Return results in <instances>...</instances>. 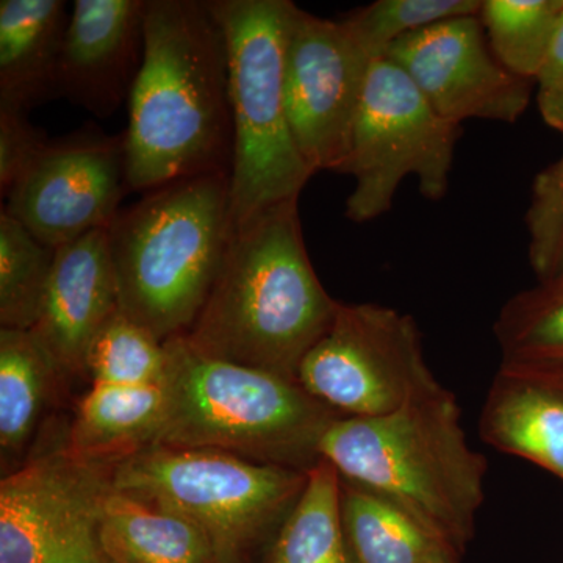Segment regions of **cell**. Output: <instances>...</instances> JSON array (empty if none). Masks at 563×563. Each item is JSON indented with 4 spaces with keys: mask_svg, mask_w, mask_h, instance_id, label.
I'll return each mask as SVG.
<instances>
[{
    "mask_svg": "<svg viewBox=\"0 0 563 563\" xmlns=\"http://www.w3.org/2000/svg\"><path fill=\"white\" fill-rule=\"evenodd\" d=\"M111 465L65 446L31 459L0 483V563H111L101 542Z\"/></svg>",
    "mask_w": 563,
    "mask_h": 563,
    "instance_id": "10",
    "label": "cell"
},
{
    "mask_svg": "<svg viewBox=\"0 0 563 563\" xmlns=\"http://www.w3.org/2000/svg\"><path fill=\"white\" fill-rule=\"evenodd\" d=\"M563 135V132H562ZM529 263L537 279L563 273V151L537 174L526 211Z\"/></svg>",
    "mask_w": 563,
    "mask_h": 563,
    "instance_id": "28",
    "label": "cell"
},
{
    "mask_svg": "<svg viewBox=\"0 0 563 563\" xmlns=\"http://www.w3.org/2000/svg\"><path fill=\"white\" fill-rule=\"evenodd\" d=\"M385 58L412 79L444 120L507 122L523 117L533 81L515 76L493 54L479 16L429 25L396 41Z\"/></svg>",
    "mask_w": 563,
    "mask_h": 563,
    "instance_id": "13",
    "label": "cell"
},
{
    "mask_svg": "<svg viewBox=\"0 0 563 563\" xmlns=\"http://www.w3.org/2000/svg\"><path fill=\"white\" fill-rule=\"evenodd\" d=\"M493 332L504 362L563 365V273L512 296Z\"/></svg>",
    "mask_w": 563,
    "mask_h": 563,
    "instance_id": "23",
    "label": "cell"
},
{
    "mask_svg": "<svg viewBox=\"0 0 563 563\" xmlns=\"http://www.w3.org/2000/svg\"><path fill=\"white\" fill-rule=\"evenodd\" d=\"M125 191H131L125 133L85 129L51 140L14 181L2 209L40 242L58 250L109 229Z\"/></svg>",
    "mask_w": 563,
    "mask_h": 563,
    "instance_id": "12",
    "label": "cell"
},
{
    "mask_svg": "<svg viewBox=\"0 0 563 563\" xmlns=\"http://www.w3.org/2000/svg\"><path fill=\"white\" fill-rule=\"evenodd\" d=\"M462 125L440 117L398 65L379 58L369 66L342 168L354 179L346 218L357 224L391 210L406 177L429 201L450 190Z\"/></svg>",
    "mask_w": 563,
    "mask_h": 563,
    "instance_id": "8",
    "label": "cell"
},
{
    "mask_svg": "<svg viewBox=\"0 0 563 563\" xmlns=\"http://www.w3.org/2000/svg\"><path fill=\"white\" fill-rule=\"evenodd\" d=\"M483 0H377L343 18L372 60L384 58L396 41L429 25L477 16Z\"/></svg>",
    "mask_w": 563,
    "mask_h": 563,
    "instance_id": "27",
    "label": "cell"
},
{
    "mask_svg": "<svg viewBox=\"0 0 563 563\" xmlns=\"http://www.w3.org/2000/svg\"><path fill=\"white\" fill-rule=\"evenodd\" d=\"M479 435L493 450L563 481V365L501 361L481 410Z\"/></svg>",
    "mask_w": 563,
    "mask_h": 563,
    "instance_id": "16",
    "label": "cell"
},
{
    "mask_svg": "<svg viewBox=\"0 0 563 563\" xmlns=\"http://www.w3.org/2000/svg\"><path fill=\"white\" fill-rule=\"evenodd\" d=\"M232 232L229 174L144 192L109 228L121 312L163 343L185 335L209 299Z\"/></svg>",
    "mask_w": 563,
    "mask_h": 563,
    "instance_id": "4",
    "label": "cell"
},
{
    "mask_svg": "<svg viewBox=\"0 0 563 563\" xmlns=\"http://www.w3.org/2000/svg\"><path fill=\"white\" fill-rule=\"evenodd\" d=\"M563 14V0H483L479 16L493 54L515 76L536 80Z\"/></svg>",
    "mask_w": 563,
    "mask_h": 563,
    "instance_id": "25",
    "label": "cell"
},
{
    "mask_svg": "<svg viewBox=\"0 0 563 563\" xmlns=\"http://www.w3.org/2000/svg\"><path fill=\"white\" fill-rule=\"evenodd\" d=\"M168 409L166 385H91L77 404L65 450L80 461L114 465L154 446Z\"/></svg>",
    "mask_w": 563,
    "mask_h": 563,
    "instance_id": "18",
    "label": "cell"
},
{
    "mask_svg": "<svg viewBox=\"0 0 563 563\" xmlns=\"http://www.w3.org/2000/svg\"><path fill=\"white\" fill-rule=\"evenodd\" d=\"M537 106L544 124L563 132V14L542 68L537 74Z\"/></svg>",
    "mask_w": 563,
    "mask_h": 563,
    "instance_id": "30",
    "label": "cell"
},
{
    "mask_svg": "<svg viewBox=\"0 0 563 563\" xmlns=\"http://www.w3.org/2000/svg\"><path fill=\"white\" fill-rule=\"evenodd\" d=\"M101 542L111 563H220L201 529L114 487L103 506Z\"/></svg>",
    "mask_w": 563,
    "mask_h": 563,
    "instance_id": "19",
    "label": "cell"
},
{
    "mask_svg": "<svg viewBox=\"0 0 563 563\" xmlns=\"http://www.w3.org/2000/svg\"><path fill=\"white\" fill-rule=\"evenodd\" d=\"M168 409L155 444L206 448L309 472L339 415L296 380L207 357L184 335L165 342Z\"/></svg>",
    "mask_w": 563,
    "mask_h": 563,
    "instance_id": "5",
    "label": "cell"
},
{
    "mask_svg": "<svg viewBox=\"0 0 563 563\" xmlns=\"http://www.w3.org/2000/svg\"><path fill=\"white\" fill-rule=\"evenodd\" d=\"M428 563H459V561L454 558V555L448 553L446 550H439L433 553Z\"/></svg>",
    "mask_w": 563,
    "mask_h": 563,
    "instance_id": "31",
    "label": "cell"
},
{
    "mask_svg": "<svg viewBox=\"0 0 563 563\" xmlns=\"http://www.w3.org/2000/svg\"><path fill=\"white\" fill-rule=\"evenodd\" d=\"M373 62L343 20L295 7L285 49V103L310 173L342 172Z\"/></svg>",
    "mask_w": 563,
    "mask_h": 563,
    "instance_id": "11",
    "label": "cell"
},
{
    "mask_svg": "<svg viewBox=\"0 0 563 563\" xmlns=\"http://www.w3.org/2000/svg\"><path fill=\"white\" fill-rule=\"evenodd\" d=\"M224 33L233 124V225L299 199L313 176L303 163L285 103L290 0H207Z\"/></svg>",
    "mask_w": 563,
    "mask_h": 563,
    "instance_id": "6",
    "label": "cell"
},
{
    "mask_svg": "<svg viewBox=\"0 0 563 563\" xmlns=\"http://www.w3.org/2000/svg\"><path fill=\"white\" fill-rule=\"evenodd\" d=\"M307 473L225 451L154 444L111 465V484L201 529L220 563H252L298 501Z\"/></svg>",
    "mask_w": 563,
    "mask_h": 563,
    "instance_id": "7",
    "label": "cell"
},
{
    "mask_svg": "<svg viewBox=\"0 0 563 563\" xmlns=\"http://www.w3.org/2000/svg\"><path fill=\"white\" fill-rule=\"evenodd\" d=\"M344 542L352 563H428L442 544L390 499L340 477Z\"/></svg>",
    "mask_w": 563,
    "mask_h": 563,
    "instance_id": "21",
    "label": "cell"
},
{
    "mask_svg": "<svg viewBox=\"0 0 563 563\" xmlns=\"http://www.w3.org/2000/svg\"><path fill=\"white\" fill-rule=\"evenodd\" d=\"M168 368L166 343L121 310L111 314L99 329L85 358V377L91 380V385H162L168 376Z\"/></svg>",
    "mask_w": 563,
    "mask_h": 563,
    "instance_id": "26",
    "label": "cell"
},
{
    "mask_svg": "<svg viewBox=\"0 0 563 563\" xmlns=\"http://www.w3.org/2000/svg\"><path fill=\"white\" fill-rule=\"evenodd\" d=\"M252 563H352L344 542L340 474L320 459L307 473L301 496Z\"/></svg>",
    "mask_w": 563,
    "mask_h": 563,
    "instance_id": "22",
    "label": "cell"
},
{
    "mask_svg": "<svg viewBox=\"0 0 563 563\" xmlns=\"http://www.w3.org/2000/svg\"><path fill=\"white\" fill-rule=\"evenodd\" d=\"M124 133L132 191L231 176L228 46L207 0H147L143 63Z\"/></svg>",
    "mask_w": 563,
    "mask_h": 563,
    "instance_id": "1",
    "label": "cell"
},
{
    "mask_svg": "<svg viewBox=\"0 0 563 563\" xmlns=\"http://www.w3.org/2000/svg\"><path fill=\"white\" fill-rule=\"evenodd\" d=\"M46 132L33 125L29 113L0 107V191L5 198L18 177L49 143Z\"/></svg>",
    "mask_w": 563,
    "mask_h": 563,
    "instance_id": "29",
    "label": "cell"
},
{
    "mask_svg": "<svg viewBox=\"0 0 563 563\" xmlns=\"http://www.w3.org/2000/svg\"><path fill=\"white\" fill-rule=\"evenodd\" d=\"M54 247L40 242L20 221L0 210V324L32 331L40 320L55 261Z\"/></svg>",
    "mask_w": 563,
    "mask_h": 563,
    "instance_id": "24",
    "label": "cell"
},
{
    "mask_svg": "<svg viewBox=\"0 0 563 563\" xmlns=\"http://www.w3.org/2000/svg\"><path fill=\"white\" fill-rule=\"evenodd\" d=\"M63 0L0 2V107L29 113L58 98V70L69 25Z\"/></svg>",
    "mask_w": 563,
    "mask_h": 563,
    "instance_id": "17",
    "label": "cell"
},
{
    "mask_svg": "<svg viewBox=\"0 0 563 563\" xmlns=\"http://www.w3.org/2000/svg\"><path fill=\"white\" fill-rule=\"evenodd\" d=\"M296 380L342 418H376L439 388L417 322L380 303H339Z\"/></svg>",
    "mask_w": 563,
    "mask_h": 563,
    "instance_id": "9",
    "label": "cell"
},
{
    "mask_svg": "<svg viewBox=\"0 0 563 563\" xmlns=\"http://www.w3.org/2000/svg\"><path fill=\"white\" fill-rule=\"evenodd\" d=\"M66 377L32 331L0 329V450L16 461L38 429L55 384Z\"/></svg>",
    "mask_w": 563,
    "mask_h": 563,
    "instance_id": "20",
    "label": "cell"
},
{
    "mask_svg": "<svg viewBox=\"0 0 563 563\" xmlns=\"http://www.w3.org/2000/svg\"><path fill=\"white\" fill-rule=\"evenodd\" d=\"M318 451L342 479L401 507L457 561L465 553L488 463L466 440L453 391L440 385L384 417L339 418Z\"/></svg>",
    "mask_w": 563,
    "mask_h": 563,
    "instance_id": "3",
    "label": "cell"
},
{
    "mask_svg": "<svg viewBox=\"0 0 563 563\" xmlns=\"http://www.w3.org/2000/svg\"><path fill=\"white\" fill-rule=\"evenodd\" d=\"M118 310L109 229H99L55 251L49 287L32 333L66 377H85L88 347Z\"/></svg>",
    "mask_w": 563,
    "mask_h": 563,
    "instance_id": "15",
    "label": "cell"
},
{
    "mask_svg": "<svg viewBox=\"0 0 563 563\" xmlns=\"http://www.w3.org/2000/svg\"><path fill=\"white\" fill-rule=\"evenodd\" d=\"M339 303L314 273L292 199L233 225L209 299L184 336L207 357L296 380Z\"/></svg>",
    "mask_w": 563,
    "mask_h": 563,
    "instance_id": "2",
    "label": "cell"
},
{
    "mask_svg": "<svg viewBox=\"0 0 563 563\" xmlns=\"http://www.w3.org/2000/svg\"><path fill=\"white\" fill-rule=\"evenodd\" d=\"M147 0H76L63 44L58 96L110 118L129 101L144 55Z\"/></svg>",
    "mask_w": 563,
    "mask_h": 563,
    "instance_id": "14",
    "label": "cell"
}]
</instances>
